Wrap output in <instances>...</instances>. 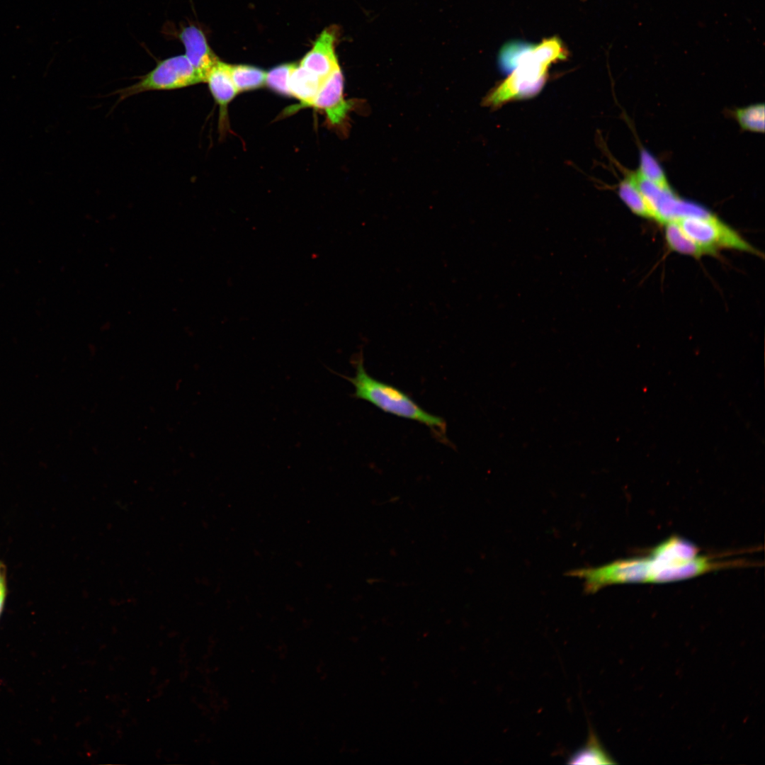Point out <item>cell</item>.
Here are the masks:
<instances>
[{"label": "cell", "instance_id": "1", "mask_svg": "<svg viewBox=\"0 0 765 765\" xmlns=\"http://www.w3.org/2000/svg\"><path fill=\"white\" fill-rule=\"evenodd\" d=\"M512 57L504 56L510 66L509 76L485 96L483 103L498 108L515 100L531 98L543 88L550 66L566 58V50L558 38L544 40L540 44L516 51Z\"/></svg>", "mask_w": 765, "mask_h": 765}, {"label": "cell", "instance_id": "2", "mask_svg": "<svg viewBox=\"0 0 765 765\" xmlns=\"http://www.w3.org/2000/svg\"><path fill=\"white\" fill-rule=\"evenodd\" d=\"M341 376L353 385L354 397L366 400L384 412L422 424L438 439L448 441L446 422L443 418L425 411L403 390L370 376L362 358L356 361L353 377Z\"/></svg>", "mask_w": 765, "mask_h": 765}, {"label": "cell", "instance_id": "3", "mask_svg": "<svg viewBox=\"0 0 765 765\" xmlns=\"http://www.w3.org/2000/svg\"><path fill=\"white\" fill-rule=\"evenodd\" d=\"M201 82H204L203 79L186 55H179L158 62L156 67L137 82L117 91L115 94L122 101L146 91H171Z\"/></svg>", "mask_w": 765, "mask_h": 765}, {"label": "cell", "instance_id": "4", "mask_svg": "<svg viewBox=\"0 0 765 765\" xmlns=\"http://www.w3.org/2000/svg\"><path fill=\"white\" fill-rule=\"evenodd\" d=\"M650 557H633L616 560L598 567L576 570L570 575L584 580L586 593H595L608 585L649 582Z\"/></svg>", "mask_w": 765, "mask_h": 765}, {"label": "cell", "instance_id": "5", "mask_svg": "<svg viewBox=\"0 0 765 765\" xmlns=\"http://www.w3.org/2000/svg\"><path fill=\"white\" fill-rule=\"evenodd\" d=\"M675 221L691 239L710 254H715L719 249L759 254L737 232L713 215L708 217H686Z\"/></svg>", "mask_w": 765, "mask_h": 765}, {"label": "cell", "instance_id": "6", "mask_svg": "<svg viewBox=\"0 0 765 765\" xmlns=\"http://www.w3.org/2000/svg\"><path fill=\"white\" fill-rule=\"evenodd\" d=\"M311 106L323 111L329 123L340 125L351 108L344 95V76L340 66L323 81Z\"/></svg>", "mask_w": 765, "mask_h": 765}, {"label": "cell", "instance_id": "7", "mask_svg": "<svg viewBox=\"0 0 765 765\" xmlns=\"http://www.w3.org/2000/svg\"><path fill=\"white\" fill-rule=\"evenodd\" d=\"M178 38L184 46V55L205 82L210 70L219 59L209 46L203 32L190 25L181 30Z\"/></svg>", "mask_w": 765, "mask_h": 765}, {"label": "cell", "instance_id": "8", "mask_svg": "<svg viewBox=\"0 0 765 765\" xmlns=\"http://www.w3.org/2000/svg\"><path fill=\"white\" fill-rule=\"evenodd\" d=\"M335 41L334 29H325L319 35L311 50L302 59L300 64L322 80H325L339 66L334 51Z\"/></svg>", "mask_w": 765, "mask_h": 765}, {"label": "cell", "instance_id": "9", "mask_svg": "<svg viewBox=\"0 0 765 765\" xmlns=\"http://www.w3.org/2000/svg\"><path fill=\"white\" fill-rule=\"evenodd\" d=\"M698 547L691 542L671 537L656 546L650 557L655 571L678 566L691 561L698 555Z\"/></svg>", "mask_w": 765, "mask_h": 765}, {"label": "cell", "instance_id": "10", "mask_svg": "<svg viewBox=\"0 0 765 765\" xmlns=\"http://www.w3.org/2000/svg\"><path fill=\"white\" fill-rule=\"evenodd\" d=\"M205 82L220 107V123L222 125L226 120L227 107L238 93L231 78L228 64L219 60L210 70Z\"/></svg>", "mask_w": 765, "mask_h": 765}, {"label": "cell", "instance_id": "11", "mask_svg": "<svg viewBox=\"0 0 765 765\" xmlns=\"http://www.w3.org/2000/svg\"><path fill=\"white\" fill-rule=\"evenodd\" d=\"M323 80L300 64H293L288 87L290 96L300 101L302 107H310Z\"/></svg>", "mask_w": 765, "mask_h": 765}, {"label": "cell", "instance_id": "12", "mask_svg": "<svg viewBox=\"0 0 765 765\" xmlns=\"http://www.w3.org/2000/svg\"><path fill=\"white\" fill-rule=\"evenodd\" d=\"M665 239L669 248L678 253L699 258L710 253L691 239L675 220L664 223Z\"/></svg>", "mask_w": 765, "mask_h": 765}, {"label": "cell", "instance_id": "13", "mask_svg": "<svg viewBox=\"0 0 765 765\" xmlns=\"http://www.w3.org/2000/svg\"><path fill=\"white\" fill-rule=\"evenodd\" d=\"M618 193L620 199L634 214L656 220L652 209L628 174L619 183Z\"/></svg>", "mask_w": 765, "mask_h": 765}, {"label": "cell", "instance_id": "14", "mask_svg": "<svg viewBox=\"0 0 765 765\" xmlns=\"http://www.w3.org/2000/svg\"><path fill=\"white\" fill-rule=\"evenodd\" d=\"M567 763L573 764H615L601 747L591 727L589 729L586 744L574 752L569 758Z\"/></svg>", "mask_w": 765, "mask_h": 765}, {"label": "cell", "instance_id": "15", "mask_svg": "<svg viewBox=\"0 0 765 765\" xmlns=\"http://www.w3.org/2000/svg\"><path fill=\"white\" fill-rule=\"evenodd\" d=\"M228 68L238 93L256 89L265 84L266 73L258 67L228 64Z\"/></svg>", "mask_w": 765, "mask_h": 765}, {"label": "cell", "instance_id": "16", "mask_svg": "<svg viewBox=\"0 0 765 765\" xmlns=\"http://www.w3.org/2000/svg\"><path fill=\"white\" fill-rule=\"evenodd\" d=\"M764 108L763 103L751 105L736 109L734 115L743 130L754 132H764Z\"/></svg>", "mask_w": 765, "mask_h": 765}, {"label": "cell", "instance_id": "17", "mask_svg": "<svg viewBox=\"0 0 765 765\" xmlns=\"http://www.w3.org/2000/svg\"><path fill=\"white\" fill-rule=\"evenodd\" d=\"M638 171L647 179L662 188L670 187L660 165L646 150L641 151Z\"/></svg>", "mask_w": 765, "mask_h": 765}, {"label": "cell", "instance_id": "18", "mask_svg": "<svg viewBox=\"0 0 765 765\" xmlns=\"http://www.w3.org/2000/svg\"><path fill=\"white\" fill-rule=\"evenodd\" d=\"M293 64L278 65L266 74L265 84L273 91L290 96L288 83Z\"/></svg>", "mask_w": 765, "mask_h": 765}, {"label": "cell", "instance_id": "19", "mask_svg": "<svg viewBox=\"0 0 765 765\" xmlns=\"http://www.w3.org/2000/svg\"><path fill=\"white\" fill-rule=\"evenodd\" d=\"M7 596V582L6 566L0 560V618L4 610Z\"/></svg>", "mask_w": 765, "mask_h": 765}]
</instances>
